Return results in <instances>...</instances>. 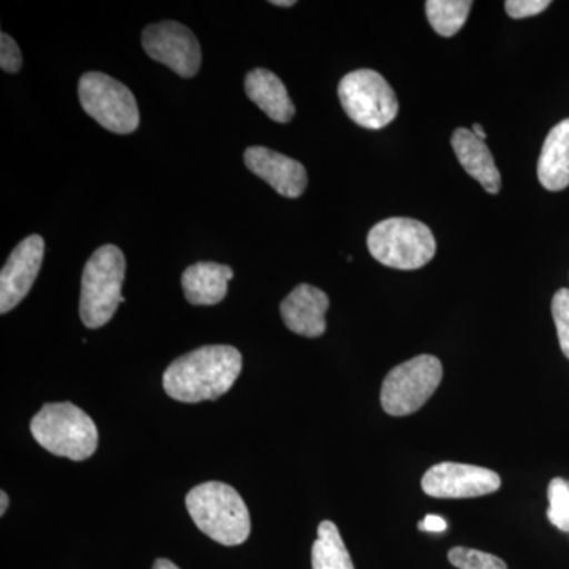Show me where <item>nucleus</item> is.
Masks as SVG:
<instances>
[{"instance_id":"6ab92c4d","label":"nucleus","mask_w":569,"mask_h":569,"mask_svg":"<svg viewBox=\"0 0 569 569\" xmlns=\"http://www.w3.org/2000/svg\"><path fill=\"white\" fill-rule=\"evenodd\" d=\"M471 7L470 0H427V20L438 36L455 37L466 26Z\"/></svg>"},{"instance_id":"423d86ee","label":"nucleus","mask_w":569,"mask_h":569,"mask_svg":"<svg viewBox=\"0 0 569 569\" xmlns=\"http://www.w3.org/2000/svg\"><path fill=\"white\" fill-rule=\"evenodd\" d=\"M339 100L348 118L369 130L385 129L399 112L395 89L376 70L346 74L339 84Z\"/></svg>"},{"instance_id":"412c9836","label":"nucleus","mask_w":569,"mask_h":569,"mask_svg":"<svg viewBox=\"0 0 569 569\" xmlns=\"http://www.w3.org/2000/svg\"><path fill=\"white\" fill-rule=\"evenodd\" d=\"M448 560L459 569H508L507 563L492 553L460 546L449 550Z\"/></svg>"},{"instance_id":"0eeeda50","label":"nucleus","mask_w":569,"mask_h":569,"mask_svg":"<svg viewBox=\"0 0 569 569\" xmlns=\"http://www.w3.org/2000/svg\"><path fill=\"white\" fill-rule=\"evenodd\" d=\"M443 366L432 355H421L399 365L385 378L381 407L391 417H408L426 406L440 387Z\"/></svg>"},{"instance_id":"9d476101","label":"nucleus","mask_w":569,"mask_h":569,"mask_svg":"<svg viewBox=\"0 0 569 569\" xmlns=\"http://www.w3.org/2000/svg\"><path fill=\"white\" fill-rule=\"evenodd\" d=\"M421 486L433 498H477L497 492L501 478L489 468L441 462L426 471Z\"/></svg>"},{"instance_id":"a211bd4d","label":"nucleus","mask_w":569,"mask_h":569,"mask_svg":"<svg viewBox=\"0 0 569 569\" xmlns=\"http://www.w3.org/2000/svg\"><path fill=\"white\" fill-rule=\"evenodd\" d=\"M312 569H355L346 542L331 520L318 526V538L312 548Z\"/></svg>"},{"instance_id":"f3484780","label":"nucleus","mask_w":569,"mask_h":569,"mask_svg":"<svg viewBox=\"0 0 569 569\" xmlns=\"http://www.w3.org/2000/svg\"><path fill=\"white\" fill-rule=\"evenodd\" d=\"M538 179L550 192L569 187V119L550 130L538 160Z\"/></svg>"},{"instance_id":"7ed1b4c3","label":"nucleus","mask_w":569,"mask_h":569,"mask_svg":"<svg viewBox=\"0 0 569 569\" xmlns=\"http://www.w3.org/2000/svg\"><path fill=\"white\" fill-rule=\"evenodd\" d=\"M32 437L51 455L81 462L99 447V430L88 413L70 402L47 403L31 421Z\"/></svg>"},{"instance_id":"cd10ccee","label":"nucleus","mask_w":569,"mask_h":569,"mask_svg":"<svg viewBox=\"0 0 569 569\" xmlns=\"http://www.w3.org/2000/svg\"><path fill=\"white\" fill-rule=\"evenodd\" d=\"M471 132L477 134L479 140H482V141H485L486 137H488V134H486V132H485V129H482V127L479 126V123H473V129H471Z\"/></svg>"},{"instance_id":"bb28decb","label":"nucleus","mask_w":569,"mask_h":569,"mask_svg":"<svg viewBox=\"0 0 569 569\" xmlns=\"http://www.w3.org/2000/svg\"><path fill=\"white\" fill-rule=\"evenodd\" d=\"M7 508H9V496L7 492H0V516L6 515Z\"/></svg>"},{"instance_id":"c85d7f7f","label":"nucleus","mask_w":569,"mask_h":569,"mask_svg":"<svg viewBox=\"0 0 569 569\" xmlns=\"http://www.w3.org/2000/svg\"><path fill=\"white\" fill-rule=\"evenodd\" d=\"M272 6L276 7H293L296 6L295 0H272Z\"/></svg>"},{"instance_id":"aec40b11","label":"nucleus","mask_w":569,"mask_h":569,"mask_svg":"<svg viewBox=\"0 0 569 569\" xmlns=\"http://www.w3.org/2000/svg\"><path fill=\"white\" fill-rule=\"evenodd\" d=\"M548 519L560 531L569 533V481L553 478L548 489Z\"/></svg>"},{"instance_id":"dca6fc26","label":"nucleus","mask_w":569,"mask_h":569,"mask_svg":"<svg viewBox=\"0 0 569 569\" xmlns=\"http://www.w3.org/2000/svg\"><path fill=\"white\" fill-rule=\"evenodd\" d=\"M234 272L230 266L197 263L189 266L182 274V290L187 301L193 306L219 305L228 293V282Z\"/></svg>"},{"instance_id":"6e6552de","label":"nucleus","mask_w":569,"mask_h":569,"mask_svg":"<svg viewBox=\"0 0 569 569\" xmlns=\"http://www.w3.org/2000/svg\"><path fill=\"white\" fill-rule=\"evenodd\" d=\"M78 96L82 110L112 133H133L140 126V110L132 91L108 74H82Z\"/></svg>"},{"instance_id":"20e7f679","label":"nucleus","mask_w":569,"mask_h":569,"mask_svg":"<svg viewBox=\"0 0 569 569\" xmlns=\"http://www.w3.org/2000/svg\"><path fill=\"white\" fill-rule=\"evenodd\" d=\"M126 257L119 247L107 244L89 258L81 277L80 317L86 328H102L114 317L122 298Z\"/></svg>"},{"instance_id":"1a4fd4ad","label":"nucleus","mask_w":569,"mask_h":569,"mask_svg":"<svg viewBox=\"0 0 569 569\" xmlns=\"http://www.w3.org/2000/svg\"><path fill=\"white\" fill-rule=\"evenodd\" d=\"M142 48L153 61L163 63L182 78H192L201 67L197 37L176 21L151 24L142 31Z\"/></svg>"},{"instance_id":"39448f33","label":"nucleus","mask_w":569,"mask_h":569,"mask_svg":"<svg viewBox=\"0 0 569 569\" xmlns=\"http://www.w3.org/2000/svg\"><path fill=\"white\" fill-rule=\"evenodd\" d=\"M367 247L378 263L400 271L422 268L437 252L430 228L406 217H392L377 223L367 234Z\"/></svg>"},{"instance_id":"393cba45","label":"nucleus","mask_w":569,"mask_h":569,"mask_svg":"<svg viewBox=\"0 0 569 569\" xmlns=\"http://www.w3.org/2000/svg\"><path fill=\"white\" fill-rule=\"evenodd\" d=\"M418 529L429 533H443L448 529V522L441 516L429 515L418 523Z\"/></svg>"},{"instance_id":"b1692460","label":"nucleus","mask_w":569,"mask_h":569,"mask_svg":"<svg viewBox=\"0 0 569 569\" xmlns=\"http://www.w3.org/2000/svg\"><path fill=\"white\" fill-rule=\"evenodd\" d=\"M549 6V0H507L505 10H507L508 17L523 20V18L537 17Z\"/></svg>"},{"instance_id":"4be33fe9","label":"nucleus","mask_w":569,"mask_h":569,"mask_svg":"<svg viewBox=\"0 0 569 569\" xmlns=\"http://www.w3.org/2000/svg\"><path fill=\"white\" fill-rule=\"evenodd\" d=\"M552 317L561 351L569 359V288H560L552 298Z\"/></svg>"},{"instance_id":"4468645a","label":"nucleus","mask_w":569,"mask_h":569,"mask_svg":"<svg viewBox=\"0 0 569 569\" xmlns=\"http://www.w3.org/2000/svg\"><path fill=\"white\" fill-rule=\"evenodd\" d=\"M451 144L463 170L471 178L477 179L486 192L492 194L500 192L501 174L485 141L479 140L471 130L458 129L452 133Z\"/></svg>"},{"instance_id":"f03ea898","label":"nucleus","mask_w":569,"mask_h":569,"mask_svg":"<svg viewBox=\"0 0 569 569\" xmlns=\"http://www.w3.org/2000/svg\"><path fill=\"white\" fill-rule=\"evenodd\" d=\"M186 507L194 526L220 545L239 546L249 538V509L238 490L224 482L197 486L187 493Z\"/></svg>"},{"instance_id":"f257e3e1","label":"nucleus","mask_w":569,"mask_h":569,"mask_svg":"<svg viewBox=\"0 0 569 569\" xmlns=\"http://www.w3.org/2000/svg\"><path fill=\"white\" fill-rule=\"evenodd\" d=\"M242 370V355L230 346H206L171 362L163 389L183 403L216 400L233 388Z\"/></svg>"},{"instance_id":"5701e85b","label":"nucleus","mask_w":569,"mask_h":569,"mask_svg":"<svg viewBox=\"0 0 569 569\" xmlns=\"http://www.w3.org/2000/svg\"><path fill=\"white\" fill-rule=\"evenodd\" d=\"M22 56L17 41L7 36L6 32L0 36V67L7 73H17L21 70Z\"/></svg>"},{"instance_id":"a878e982","label":"nucleus","mask_w":569,"mask_h":569,"mask_svg":"<svg viewBox=\"0 0 569 569\" xmlns=\"http://www.w3.org/2000/svg\"><path fill=\"white\" fill-rule=\"evenodd\" d=\"M152 569H179L176 567L173 561L167 560V559H159L153 563Z\"/></svg>"},{"instance_id":"9b49d317","label":"nucleus","mask_w":569,"mask_h":569,"mask_svg":"<svg viewBox=\"0 0 569 569\" xmlns=\"http://www.w3.org/2000/svg\"><path fill=\"white\" fill-rule=\"evenodd\" d=\"M44 257V241L31 234L14 247L0 272V313L6 316L31 291Z\"/></svg>"},{"instance_id":"ddd939ff","label":"nucleus","mask_w":569,"mask_h":569,"mask_svg":"<svg viewBox=\"0 0 569 569\" xmlns=\"http://www.w3.org/2000/svg\"><path fill=\"white\" fill-rule=\"evenodd\" d=\"M328 309V295L320 288L307 283L298 284L280 305L284 326L295 335L310 339L325 335V316Z\"/></svg>"},{"instance_id":"2eb2a0df","label":"nucleus","mask_w":569,"mask_h":569,"mask_svg":"<svg viewBox=\"0 0 569 569\" xmlns=\"http://www.w3.org/2000/svg\"><path fill=\"white\" fill-rule=\"evenodd\" d=\"M246 93L269 119L288 123L295 118L296 107L282 80L271 70L254 69L247 73Z\"/></svg>"},{"instance_id":"f8f14e48","label":"nucleus","mask_w":569,"mask_h":569,"mask_svg":"<svg viewBox=\"0 0 569 569\" xmlns=\"http://www.w3.org/2000/svg\"><path fill=\"white\" fill-rule=\"evenodd\" d=\"M244 162L254 176L268 182L282 197L299 198L305 193L309 179L305 164L298 160L263 146H252L244 152Z\"/></svg>"}]
</instances>
